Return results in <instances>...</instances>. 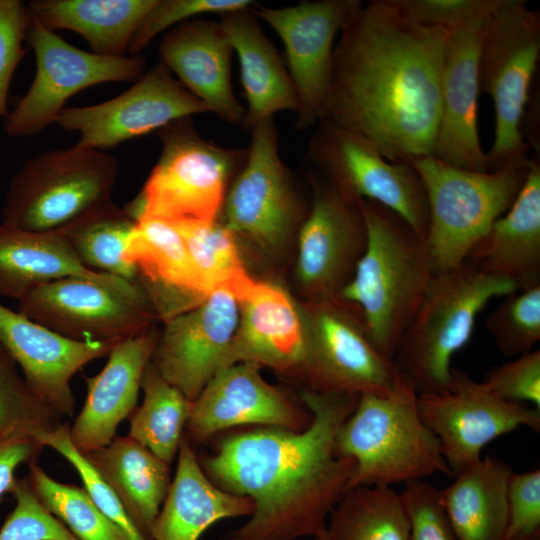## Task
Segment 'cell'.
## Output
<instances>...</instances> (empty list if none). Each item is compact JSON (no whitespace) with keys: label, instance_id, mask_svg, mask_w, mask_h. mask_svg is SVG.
Listing matches in <instances>:
<instances>
[{"label":"cell","instance_id":"obj_44","mask_svg":"<svg viewBox=\"0 0 540 540\" xmlns=\"http://www.w3.org/2000/svg\"><path fill=\"white\" fill-rule=\"evenodd\" d=\"M406 18L452 30L486 19L500 0H390Z\"/></svg>","mask_w":540,"mask_h":540},{"label":"cell","instance_id":"obj_34","mask_svg":"<svg viewBox=\"0 0 540 540\" xmlns=\"http://www.w3.org/2000/svg\"><path fill=\"white\" fill-rule=\"evenodd\" d=\"M409 521L401 494L392 486L348 489L312 540H408Z\"/></svg>","mask_w":540,"mask_h":540},{"label":"cell","instance_id":"obj_25","mask_svg":"<svg viewBox=\"0 0 540 540\" xmlns=\"http://www.w3.org/2000/svg\"><path fill=\"white\" fill-rule=\"evenodd\" d=\"M159 333L151 328L118 342L104 368L84 377L85 403L70 426L75 448L85 454L108 445L124 419L135 411L143 373L151 361Z\"/></svg>","mask_w":540,"mask_h":540},{"label":"cell","instance_id":"obj_39","mask_svg":"<svg viewBox=\"0 0 540 540\" xmlns=\"http://www.w3.org/2000/svg\"><path fill=\"white\" fill-rule=\"evenodd\" d=\"M62 417L28 387L16 362L0 342V432L35 436L49 432Z\"/></svg>","mask_w":540,"mask_h":540},{"label":"cell","instance_id":"obj_38","mask_svg":"<svg viewBox=\"0 0 540 540\" xmlns=\"http://www.w3.org/2000/svg\"><path fill=\"white\" fill-rule=\"evenodd\" d=\"M28 467L27 478L38 499L79 540H128L84 487L54 480L36 462Z\"/></svg>","mask_w":540,"mask_h":540},{"label":"cell","instance_id":"obj_15","mask_svg":"<svg viewBox=\"0 0 540 540\" xmlns=\"http://www.w3.org/2000/svg\"><path fill=\"white\" fill-rule=\"evenodd\" d=\"M417 403L453 476L477 463L496 438L522 426L540 431V409L504 400L456 369L445 390L418 394Z\"/></svg>","mask_w":540,"mask_h":540},{"label":"cell","instance_id":"obj_48","mask_svg":"<svg viewBox=\"0 0 540 540\" xmlns=\"http://www.w3.org/2000/svg\"><path fill=\"white\" fill-rule=\"evenodd\" d=\"M507 540L540 530V469L511 474L507 488Z\"/></svg>","mask_w":540,"mask_h":540},{"label":"cell","instance_id":"obj_5","mask_svg":"<svg viewBox=\"0 0 540 540\" xmlns=\"http://www.w3.org/2000/svg\"><path fill=\"white\" fill-rule=\"evenodd\" d=\"M515 291L512 282L469 261L435 273L393 356L399 374L417 394L445 390L451 359L470 340L478 314L491 299Z\"/></svg>","mask_w":540,"mask_h":540},{"label":"cell","instance_id":"obj_33","mask_svg":"<svg viewBox=\"0 0 540 540\" xmlns=\"http://www.w3.org/2000/svg\"><path fill=\"white\" fill-rule=\"evenodd\" d=\"M92 271L59 230L30 231L0 223V296L18 301L43 284Z\"/></svg>","mask_w":540,"mask_h":540},{"label":"cell","instance_id":"obj_29","mask_svg":"<svg viewBox=\"0 0 540 540\" xmlns=\"http://www.w3.org/2000/svg\"><path fill=\"white\" fill-rule=\"evenodd\" d=\"M252 7L220 16L233 52L237 54L247 100L243 127L250 130L279 111L296 113L298 101L286 64L263 33Z\"/></svg>","mask_w":540,"mask_h":540},{"label":"cell","instance_id":"obj_16","mask_svg":"<svg viewBox=\"0 0 540 540\" xmlns=\"http://www.w3.org/2000/svg\"><path fill=\"white\" fill-rule=\"evenodd\" d=\"M356 1H301L280 8L255 3L251 8L283 43L285 64L298 101V130L316 127L326 119L334 41Z\"/></svg>","mask_w":540,"mask_h":540},{"label":"cell","instance_id":"obj_10","mask_svg":"<svg viewBox=\"0 0 540 540\" xmlns=\"http://www.w3.org/2000/svg\"><path fill=\"white\" fill-rule=\"evenodd\" d=\"M18 312L65 337L118 343L159 319L137 281L92 271L43 284L18 300Z\"/></svg>","mask_w":540,"mask_h":540},{"label":"cell","instance_id":"obj_42","mask_svg":"<svg viewBox=\"0 0 540 540\" xmlns=\"http://www.w3.org/2000/svg\"><path fill=\"white\" fill-rule=\"evenodd\" d=\"M16 504L0 529V540H79L38 499L28 478L16 479Z\"/></svg>","mask_w":540,"mask_h":540},{"label":"cell","instance_id":"obj_46","mask_svg":"<svg viewBox=\"0 0 540 540\" xmlns=\"http://www.w3.org/2000/svg\"><path fill=\"white\" fill-rule=\"evenodd\" d=\"M483 383L504 400L529 402L540 409V350H532L493 367Z\"/></svg>","mask_w":540,"mask_h":540},{"label":"cell","instance_id":"obj_4","mask_svg":"<svg viewBox=\"0 0 540 540\" xmlns=\"http://www.w3.org/2000/svg\"><path fill=\"white\" fill-rule=\"evenodd\" d=\"M417 400L415 388L400 374L387 395L359 396L335 438L336 453L354 463L348 489L392 486L437 473L453 476Z\"/></svg>","mask_w":540,"mask_h":540},{"label":"cell","instance_id":"obj_50","mask_svg":"<svg viewBox=\"0 0 540 540\" xmlns=\"http://www.w3.org/2000/svg\"><path fill=\"white\" fill-rule=\"evenodd\" d=\"M510 540H540V530L523 536L515 537Z\"/></svg>","mask_w":540,"mask_h":540},{"label":"cell","instance_id":"obj_23","mask_svg":"<svg viewBox=\"0 0 540 540\" xmlns=\"http://www.w3.org/2000/svg\"><path fill=\"white\" fill-rule=\"evenodd\" d=\"M486 19L448 31L440 119L432 155L464 169L488 172L477 128L478 52Z\"/></svg>","mask_w":540,"mask_h":540},{"label":"cell","instance_id":"obj_45","mask_svg":"<svg viewBox=\"0 0 540 540\" xmlns=\"http://www.w3.org/2000/svg\"><path fill=\"white\" fill-rule=\"evenodd\" d=\"M409 521L408 540H458L439 497L424 480L405 483L400 493Z\"/></svg>","mask_w":540,"mask_h":540},{"label":"cell","instance_id":"obj_1","mask_svg":"<svg viewBox=\"0 0 540 540\" xmlns=\"http://www.w3.org/2000/svg\"><path fill=\"white\" fill-rule=\"evenodd\" d=\"M448 30L357 0L334 46L327 121L371 141L392 163L432 155Z\"/></svg>","mask_w":540,"mask_h":540},{"label":"cell","instance_id":"obj_20","mask_svg":"<svg viewBox=\"0 0 540 540\" xmlns=\"http://www.w3.org/2000/svg\"><path fill=\"white\" fill-rule=\"evenodd\" d=\"M312 414L301 402L266 382L260 367L236 363L220 370L192 401L184 433L190 442H206L216 433L242 425L296 431L307 428Z\"/></svg>","mask_w":540,"mask_h":540},{"label":"cell","instance_id":"obj_27","mask_svg":"<svg viewBox=\"0 0 540 540\" xmlns=\"http://www.w3.org/2000/svg\"><path fill=\"white\" fill-rule=\"evenodd\" d=\"M482 271L512 282L517 290L540 285V161L530 158L524 184L511 207L469 251Z\"/></svg>","mask_w":540,"mask_h":540},{"label":"cell","instance_id":"obj_14","mask_svg":"<svg viewBox=\"0 0 540 540\" xmlns=\"http://www.w3.org/2000/svg\"><path fill=\"white\" fill-rule=\"evenodd\" d=\"M28 36L36 72L25 95L6 116L5 132L12 137L34 136L55 123L66 101L85 88L136 81L145 72L146 59L140 55L114 57L81 50L32 18Z\"/></svg>","mask_w":540,"mask_h":540},{"label":"cell","instance_id":"obj_12","mask_svg":"<svg viewBox=\"0 0 540 540\" xmlns=\"http://www.w3.org/2000/svg\"><path fill=\"white\" fill-rule=\"evenodd\" d=\"M250 132L246 159L224 201V225L263 252L276 254L309 209L301 203L280 157L273 118L260 121Z\"/></svg>","mask_w":540,"mask_h":540},{"label":"cell","instance_id":"obj_26","mask_svg":"<svg viewBox=\"0 0 540 540\" xmlns=\"http://www.w3.org/2000/svg\"><path fill=\"white\" fill-rule=\"evenodd\" d=\"M123 257L136 269L137 283L163 322L208 295L180 231L168 221L155 217L136 220Z\"/></svg>","mask_w":540,"mask_h":540},{"label":"cell","instance_id":"obj_43","mask_svg":"<svg viewBox=\"0 0 540 540\" xmlns=\"http://www.w3.org/2000/svg\"><path fill=\"white\" fill-rule=\"evenodd\" d=\"M251 0H157L136 29L128 55H139L161 32L202 14H219L250 8Z\"/></svg>","mask_w":540,"mask_h":540},{"label":"cell","instance_id":"obj_22","mask_svg":"<svg viewBox=\"0 0 540 540\" xmlns=\"http://www.w3.org/2000/svg\"><path fill=\"white\" fill-rule=\"evenodd\" d=\"M228 364L250 363L307 381L308 347L300 305L279 286L254 281L238 298Z\"/></svg>","mask_w":540,"mask_h":540},{"label":"cell","instance_id":"obj_37","mask_svg":"<svg viewBox=\"0 0 540 540\" xmlns=\"http://www.w3.org/2000/svg\"><path fill=\"white\" fill-rule=\"evenodd\" d=\"M175 226L207 294L224 288L238 299L255 281L243 266L235 234L224 223Z\"/></svg>","mask_w":540,"mask_h":540},{"label":"cell","instance_id":"obj_41","mask_svg":"<svg viewBox=\"0 0 540 540\" xmlns=\"http://www.w3.org/2000/svg\"><path fill=\"white\" fill-rule=\"evenodd\" d=\"M37 439L67 459L78 472L83 487L103 512L128 538V540H148L137 530L118 497L102 480L89 462L73 445L70 438V426L62 423L55 429L40 434Z\"/></svg>","mask_w":540,"mask_h":540},{"label":"cell","instance_id":"obj_36","mask_svg":"<svg viewBox=\"0 0 540 540\" xmlns=\"http://www.w3.org/2000/svg\"><path fill=\"white\" fill-rule=\"evenodd\" d=\"M134 226L125 209L109 201L57 230L86 268L136 281V269L123 257Z\"/></svg>","mask_w":540,"mask_h":540},{"label":"cell","instance_id":"obj_6","mask_svg":"<svg viewBox=\"0 0 540 540\" xmlns=\"http://www.w3.org/2000/svg\"><path fill=\"white\" fill-rule=\"evenodd\" d=\"M157 132L160 157L125 211L134 221L155 217L174 225L215 223L247 148L222 147L204 139L192 117Z\"/></svg>","mask_w":540,"mask_h":540},{"label":"cell","instance_id":"obj_30","mask_svg":"<svg viewBox=\"0 0 540 540\" xmlns=\"http://www.w3.org/2000/svg\"><path fill=\"white\" fill-rule=\"evenodd\" d=\"M83 456L118 497L137 530L151 540L171 484L169 465L128 435Z\"/></svg>","mask_w":540,"mask_h":540},{"label":"cell","instance_id":"obj_19","mask_svg":"<svg viewBox=\"0 0 540 540\" xmlns=\"http://www.w3.org/2000/svg\"><path fill=\"white\" fill-rule=\"evenodd\" d=\"M239 320V301L217 289L164 322L151 361L161 376L194 401L208 382L228 367Z\"/></svg>","mask_w":540,"mask_h":540},{"label":"cell","instance_id":"obj_9","mask_svg":"<svg viewBox=\"0 0 540 540\" xmlns=\"http://www.w3.org/2000/svg\"><path fill=\"white\" fill-rule=\"evenodd\" d=\"M117 159L74 144L28 159L12 177L0 223L30 231H53L112 201Z\"/></svg>","mask_w":540,"mask_h":540},{"label":"cell","instance_id":"obj_47","mask_svg":"<svg viewBox=\"0 0 540 540\" xmlns=\"http://www.w3.org/2000/svg\"><path fill=\"white\" fill-rule=\"evenodd\" d=\"M31 17L19 0H0V118L7 116V96L13 74L22 60L23 40Z\"/></svg>","mask_w":540,"mask_h":540},{"label":"cell","instance_id":"obj_31","mask_svg":"<svg viewBox=\"0 0 540 540\" xmlns=\"http://www.w3.org/2000/svg\"><path fill=\"white\" fill-rule=\"evenodd\" d=\"M512 473L505 462L486 456L439 489L441 504L458 540H507V488Z\"/></svg>","mask_w":540,"mask_h":540},{"label":"cell","instance_id":"obj_7","mask_svg":"<svg viewBox=\"0 0 540 540\" xmlns=\"http://www.w3.org/2000/svg\"><path fill=\"white\" fill-rule=\"evenodd\" d=\"M539 55L540 13L523 0H500L481 27L478 52L480 93L495 111L488 172L530 160L522 123Z\"/></svg>","mask_w":540,"mask_h":540},{"label":"cell","instance_id":"obj_49","mask_svg":"<svg viewBox=\"0 0 540 540\" xmlns=\"http://www.w3.org/2000/svg\"><path fill=\"white\" fill-rule=\"evenodd\" d=\"M43 448L44 445L35 436L0 432V498L5 493H11L17 479V467L36 462Z\"/></svg>","mask_w":540,"mask_h":540},{"label":"cell","instance_id":"obj_13","mask_svg":"<svg viewBox=\"0 0 540 540\" xmlns=\"http://www.w3.org/2000/svg\"><path fill=\"white\" fill-rule=\"evenodd\" d=\"M307 347L309 389L387 395L399 372L371 341L360 310L338 296L300 305Z\"/></svg>","mask_w":540,"mask_h":540},{"label":"cell","instance_id":"obj_8","mask_svg":"<svg viewBox=\"0 0 540 540\" xmlns=\"http://www.w3.org/2000/svg\"><path fill=\"white\" fill-rule=\"evenodd\" d=\"M529 163L492 172L456 167L433 155L409 163L426 193L429 223L425 239L434 273L466 261L475 243L513 204Z\"/></svg>","mask_w":540,"mask_h":540},{"label":"cell","instance_id":"obj_35","mask_svg":"<svg viewBox=\"0 0 540 540\" xmlns=\"http://www.w3.org/2000/svg\"><path fill=\"white\" fill-rule=\"evenodd\" d=\"M141 389L143 402L129 417L128 436L169 465L178 454L192 401L165 380L152 361L143 373Z\"/></svg>","mask_w":540,"mask_h":540},{"label":"cell","instance_id":"obj_2","mask_svg":"<svg viewBox=\"0 0 540 540\" xmlns=\"http://www.w3.org/2000/svg\"><path fill=\"white\" fill-rule=\"evenodd\" d=\"M312 414L301 431L260 427L221 440L200 465L221 489L251 498L250 519L227 540H297L318 536L348 489L354 468L335 438L360 395L299 391Z\"/></svg>","mask_w":540,"mask_h":540},{"label":"cell","instance_id":"obj_3","mask_svg":"<svg viewBox=\"0 0 540 540\" xmlns=\"http://www.w3.org/2000/svg\"><path fill=\"white\" fill-rule=\"evenodd\" d=\"M358 204L367 229L366 247L338 297L360 310L373 344L393 359L434 268L426 239L401 216L373 201Z\"/></svg>","mask_w":540,"mask_h":540},{"label":"cell","instance_id":"obj_11","mask_svg":"<svg viewBox=\"0 0 540 540\" xmlns=\"http://www.w3.org/2000/svg\"><path fill=\"white\" fill-rule=\"evenodd\" d=\"M307 156L345 199L381 204L426 237V193L410 164L388 161L367 138L327 120L316 126Z\"/></svg>","mask_w":540,"mask_h":540},{"label":"cell","instance_id":"obj_21","mask_svg":"<svg viewBox=\"0 0 540 540\" xmlns=\"http://www.w3.org/2000/svg\"><path fill=\"white\" fill-rule=\"evenodd\" d=\"M0 342L31 391L62 418L74 414L70 381L90 361L108 356L117 344L79 341L0 304Z\"/></svg>","mask_w":540,"mask_h":540},{"label":"cell","instance_id":"obj_32","mask_svg":"<svg viewBox=\"0 0 540 540\" xmlns=\"http://www.w3.org/2000/svg\"><path fill=\"white\" fill-rule=\"evenodd\" d=\"M157 0H32V19L46 28L81 35L93 53L128 55L131 39Z\"/></svg>","mask_w":540,"mask_h":540},{"label":"cell","instance_id":"obj_17","mask_svg":"<svg viewBox=\"0 0 540 540\" xmlns=\"http://www.w3.org/2000/svg\"><path fill=\"white\" fill-rule=\"evenodd\" d=\"M205 112L208 107L159 62L120 95L95 105L64 108L55 123L78 132L77 144L106 151Z\"/></svg>","mask_w":540,"mask_h":540},{"label":"cell","instance_id":"obj_40","mask_svg":"<svg viewBox=\"0 0 540 540\" xmlns=\"http://www.w3.org/2000/svg\"><path fill=\"white\" fill-rule=\"evenodd\" d=\"M504 297L487 316L485 327L502 354L520 356L540 341V285Z\"/></svg>","mask_w":540,"mask_h":540},{"label":"cell","instance_id":"obj_18","mask_svg":"<svg viewBox=\"0 0 540 540\" xmlns=\"http://www.w3.org/2000/svg\"><path fill=\"white\" fill-rule=\"evenodd\" d=\"M312 202L298 229L296 278L308 301L331 299L351 280L364 253L367 229L358 203L322 176L311 175Z\"/></svg>","mask_w":540,"mask_h":540},{"label":"cell","instance_id":"obj_28","mask_svg":"<svg viewBox=\"0 0 540 540\" xmlns=\"http://www.w3.org/2000/svg\"><path fill=\"white\" fill-rule=\"evenodd\" d=\"M176 473L151 529V540H198L218 521L250 516L251 498L227 492L205 474L184 434Z\"/></svg>","mask_w":540,"mask_h":540},{"label":"cell","instance_id":"obj_24","mask_svg":"<svg viewBox=\"0 0 540 540\" xmlns=\"http://www.w3.org/2000/svg\"><path fill=\"white\" fill-rule=\"evenodd\" d=\"M233 48L220 22L190 19L169 29L159 46L161 63L224 122L242 124L245 109L231 83Z\"/></svg>","mask_w":540,"mask_h":540}]
</instances>
